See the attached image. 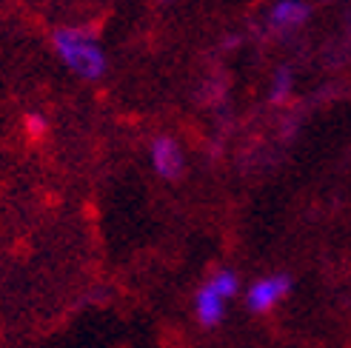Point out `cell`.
Masks as SVG:
<instances>
[{
	"mask_svg": "<svg viewBox=\"0 0 351 348\" xmlns=\"http://www.w3.org/2000/svg\"><path fill=\"white\" fill-rule=\"evenodd\" d=\"M58 58L83 80H97L106 75V55L100 43L86 29H58L55 32Z\"/></svg>",
	"mask_w": 351,
	"mask_h": 348,
	"instance_id": "obj_1",
	"label": "cell"
},
{
	"mask_svg": "<svg viewBox=\"0 0 351 348\" xmlns=\"http://www.w3.org/2000/svg\"><path fill=\"white\" fill-rule=\"evenodd\" d=\"M291 291V277L289 274H269L260 277L257 283L249 286L245 291V308L254 311V314H263V311H271L283 297H289Z\"/></svg>",
	"mask_w": 351,
	"mask_h": 348,
	"instance_id": "obj_2",
	"label": "cell"
},
{
	"mask_svg": "<svg viewBox=\"0 0 351 348\" xmlns=\"http://www.w3.org/2000/svg\"><path fill=\"white\" fill-rule=\"evenodd\" d=\"M152 166L163 180H180L183 169H186L180 146L174 143L171 137H157L154 146H152Z\"/></svg>",
	"mask_w": 351,
	"mask_h": 348,
	"instance_id": "obj_3",
	"label": "cell"
},
{
	"mask_svg": "<svg viewBox=\"0 0 351 348\" xmlns=\"http://www.w3.org/2000/svg\"><path fill=\"white\" fill-rule=\"evenodd\" d=\"M195 314H197V323L203 328H217L226 317V300L208 283L200 286L197 297H195Z\"/></svg>",
	"mask_w": 351,
	"mask_h": 348,
	"instance_id": "obj_4",
	"label": "cell"
},
{
	"mask_svg": "<svg viewBox=\"0 0 351 348\" xmlns=\"http://www.w3.org/2000/svg\"><path fill=\"white\" fill-rule=\"evenodd\" d=\"M311 6L303 0H280V3L269 12V23L274 29H297L308 21Z\"/></svg>",
	"mask_w": 351,
	"mask_h": 348,
	"instance_id": "obj_5",
	"label": "cell"
},
{
	"mask_svg": "<svg viewBox=\"0 0 351 348\" xmlns=\"http://www.w3.org/2000/svg\"><path fill=\"white\" fill-rule=\"evenodd\" d=\"M208 286H212L223 300H232L234 294L240 291V280H237V274L232 269H220L217 274H212V280H208Z\"/></svg>",
	"mask_w": 351,
	"mask_h": 348,
	"instance_id": "obj_6",
	"label": "cell"
},
{
	"mask_svg": "<svg viewBox=\"0 0 351 348\" xmlns=\"http://www.w3.org/2000/svg\"><path fill=\"white\" fill-rule=\"evenodd\" d=\"M289 92H291V72L283 66V69H277V75H274V83H271V100H274V103L286 100Z\"/></svg>",
	"mask_w": 351,
	"mask_h": 348,
	"instance_id": "obj_7",
	"label": "cell"
},
{
	"mask_svg": "<svg viewBox=\"0 0 351 348\" xmlns=\"http://www.w3.org/2000/svg\"><path fill=\"white\" fill-rule=\"evenodd\" d=\"M26 132L32 137H43L49 132V123H46V117L43 114H26Z\"/></svg>",
	"mask_w": 351,
	"mask_h": 348,
	"instance_id": "obj_8",
	"label": "cell"
}]
</instances>
